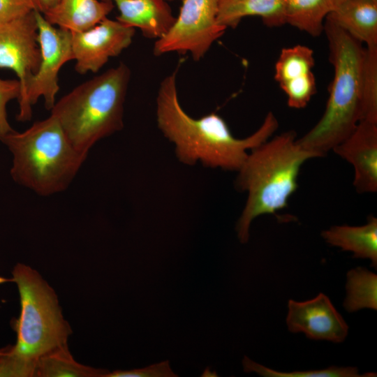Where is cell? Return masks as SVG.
<instances>
[{"label": "cell", "instance_id": "cb8c5ba5", "mask_svg": "<svg viewBox=\"0 0 377 377\" xmlns=\"http://www.w3.org/2000/svg\"><path fill=\"white\" fill-rule=\"evenodd\" d=\"M0 377H37V360L1 348Z\"/></svg>", "mask_w": 377, "mask_h": 377}, {"label": "cell", "instance_id": "5b68a950", "mask_svg": "<svg viewBox=\"0 0 377 377\" xmlns=\"http://www.w3.org/2000/svg\"><path fill=\"white\" fill-rule=\"evenodd\" d=\"M130 78V68L120 62L79 84L55 103L51 114L77 151L88 155L97 142L123 128Z\"/></svg>", "mask_w": 377, "mask_h": 377}, {"label": "cell", "instance_id": "44dd1931", "mask_svg": "<svg viewBox=\"0 0 377 377\" xmlns=\"http://www.w3.org/2000/svg\"><path fill=\"white\" fill-rule=\"evenodd\" d=\"M343 307L348 313L362 309H377V275L365 267L350 269L346 274Z\"/></svg>", "mask_w": 377, "mask_h": 377}, {"label": "cell", "instance_id": "e0dca14e", "mask_svg": "<svg viewBox=\"0 0 377 377\" xmlns=\"http://www.w3.org/2000/svg\"><path fill=\"white\" fill-rule=\"evenodd\" d=\"M321 236L330 245L350 251L355 258L369 259L377 268V218L369 216L360 226H333L322 231Z\"/></svg>", "mask_w": 377, "mask_h": 377}, {"label": "cell", "instance_id": "7a4b0ae2", "mask_svg": "<svg viewBox=\"0 0 377 377\" xmlns=\"http://www.w3.org/2000/svg\"><path fill=\"white\" fill-rule=\"evenodd\" d=\"M313 158L318 156L299 145L293 131L283 132L251 149L235 180V188L248 194L235 228L240 242H248L254 219L276 214L288 206V198L297 189L302 165Z\"/></svg>", "mask_w": 377, "mask_h": 377}, {"label": "cell", "instance_id": "2e32d148", "mask_svg": "<svg viewBox=\"0 0 377 377\" xmlns=\"http://www.w3.org/2000/svg\"><path fill=\"white\" fill-rule=\"evenodd\" d=\"M327 17L365 46H377V1L343 0Z\"/></svg>", "mask_w": 377, "mask_h": 377}, {"label": "cell", "instance_id": "4316f807", "mask_svg": "<svg viewBox=\"0 0 377 377\" xmlns=\"http://www.w3.org/2000/svg\"><path fill=\"white\" fill-rule=\"evenodd\" d=\"M34 10L30 0H0V23L12 21Z\"/></svg>", "mask_w": 377, "mask_h": 377}, {"label": "cell", "instance_id": "277c9868", "mask_svg": "<svg viewBox=\"0 0 377 377\" xmlns=\"http://www.w3.org/2000/svg\"><path fill=\"white\" fill-rule=\"evenodd\" d=\"M1 142L13 155V179L41 196L65 191L87 157L73 146L52 114L22 132L13 130Z\"/></svg>", "mask_w": 377, "mask_h": 377}, {"label": "cell", "instance_id": "5bb4252c", "mask_svg": "<svg viewBox=\"0 0 377 377\" xmlns=\"http://www.w3.org/2000/svg\"><path fill=\"white\" fill-rule=\"evenodd\" d=\"M112 1L119 12L117 20L139 28L148 38L159 39L173 26L176 17L165 0H102Z\"/></svg>", "mask_w": 377, "mask_h": 377}, {"label": "cell", "instance_id": "3957f363", "mask_svg": "<svg viewBox=\"0 0 377 377\" xmlns=\"http://www.w3.org/2000/svg\"><path fill=\"white\" fill-rule=\"evenodd\" d=\"M334 75L325 112L301 138L304 149L323 157L344 140L362 120L361 75L364 47L329 17L324 23Z\"/></svg>", "mask_w": 377, "mask_h": 377}, {"label": "cell", "instance_id": "d6986e66", "mask_svg": "<svg viewBox=\"0 0 377 377\" xmlns=\"http://www.w3.org/2000/svg\"><path fill=\"white\" fill-rule=\"evenodd\" d=\"M343 0H285V22L316 37L324 31L326 17Z\"/></svg>", "mask_w": 377, "mask_h": 377}, {"label": "cell", "instance_id": "4fadbf2b", "mask_svg": "<svg viewBox=\"0 0 377 377\" xmlns=\"http://www.w3.org/2000/svg\"><path fill=\"white\" fill-rule=\"evenodd\" d=\"M332 151L353 166V186L358 193L376 192L377 122L360 121Z\"/></svg>", "mask_w": 377, "mask_h": 377}, {"label": "cell", "instance_id": "f546056e", "mask_svg": "<svg viewBox=\"0 0 377 377\" xmlns=\"http://www.w3.org/2000/svg\"><path fill=\"white\" fill-rule=\"evenodd\" d=\"M165 1H172V0H165Z\"/></svg>", "mask_w": 377, "mask_h": 377}, {"label": "cell", "instance_id": "f1b7e54d", "mask_svg": "<svg viewBox=\"0 0 377 377\" xmlns=\"http://www.w3.org/2000/svg\"><path fill=\"white\" fill-rule=\"evenodd\" d=\"M371 1H377V0H371Z\"/></svg>", "mask_w": 377, "mask_h": 377}, {"label": "cell", "instance_id": "8fae6325", "mask_svg": "<svg viewBox=\"0 0 377 377\" xmlns=\"http://www.w3.org/2000/svg\"><path fill=\"white\" fill-rule=\"evenodd\" d=\"M288 309L286 322L290 332H302L309 339L334 343H341L348 336V324L323 293L303 302L289 300Z\"/></svg>", "mask_w": 377, "mask_h": 377}, {"label": "cell", "instance_id": "484cf974", "mask_svg": "<svg viewBox=\"0 0 377 377\" xmlns=\"http://www.w3.org/2000/svg\"><path fill=\"white\" fill-rule=\"evenodd\" d=\"M168 360L154 364L142 369L108 371L105 377H176Z\"/></svg>", "mask_w": 377, "mask_h": 377}, {"label": "cell", "instance_id": "8992f818", "mask_svg": "<svg viewBox=\"0 0 377 377\" xmlns=\"http://www.w3.org/2000/svg\"><path fill=\"white\" fill-rule=\"evenodd\" d=\"M13 282L20 299L21 311L11 325L17 333L14 345L7 346L17 354L38 360L40 356L68 345L73 331L64 318L54 290L38 272L19 263L12 277H0V284Z\"/></svg>", "mask_w": 377, "mask_h": 377}, {"label": "cell", "instance_id": "603a6c76", "mask_svg": "<svg viewBox=\"0 0 377 377\" xmlns=\"http://www.w3.org/2000/svg\"><path fill=\"white\" fill-rule=\"evenodd\" d=\"M244 371L254 372L263 377H374L376 373L361 374L357 367L332 366L327 369L306 371H279L268 368L244 356L242 360Z\"/></svg>", "mask_w": 377, "mask_h": 377}, {"label": "cell", "instance_id": "52a82bcc", "mask_svg": "<svg viewBox=\"0 0 377 377\" xmlns=\"http://www.w3.org/2000/svg\"><path fill=\"white\" fill-rule=\"evenodd\" d=\"M34 10L41 59L39 68L29 84L24 100L19 105L17 119L22 122L31 119L32 108L40 97L44 99L45 108L51 110L59 90V72L66 63L73 60L71 32L55 27L42 13Z\"/></svg>", "mask_w": 377, "mask_h": 377}, {"label": "cell", "instance_id": "ba28073f", "mask_svg": "<svg viewBox=\"0 0 377 377\" xmlns=\"http://www.w3.org/2000/svg\"><path fill=\"white\" fill-rule=\"evenodd\" d=\"M219 0H184L179 14L169 31L157 39L154 54L189 52L200 60L226 29L217 22Z\"/></svg>", "mask_w": 377, "mask_h": 377}, {"label": "cell", "instance_id": "9a60e30c", "mask_svg": "<svg viewBox=\"0 0 377 377\" xmlns=\"http://www.w3.org/2000/svg\"><path fill=\"white\" fill-rule=\"evenodd\" d=\"M114 3L102 0H59L57 3L43 14L52 25L71 32H81L96 26L107 17Z\"/></svg>", "mask_w": 377, "mask_h": 377}, {"label": "cell", "instance_id": "ac0fdd59", "mask_svg": "<svg viewBox=\"0 0 377 377\" xmlns=\"http://www.w3.org/2000/svg\"><path fill=\"white\" fill-rule=\"evenodd\" d=\"M247 16H258L269 27H281L286 24L285 0H219V25L234 29Z\"/></svg>", "mask_w": 377, "mask_h": 377}, {"label": "cell", "instance_id": "30bf717a", "mask_svg": "<svg viewBox=\"0 0 377 377\" xmlns=\"http://www.w3.org/2000/svg\"><path fill=\"white\" fill-rule=\"evenodd\" d=\"M135 32V28L108 17L88 30L71 32L75 71L81 75L97 73L110 58L131 44Z\"/></svg>", "mask_w": 377, "mask_h": 377}, {"label": "cell", "instance_id": "83f0119b", "mask_svg": "<svg viewBox=\"0 0 377 377\" xmlns=\"http://www.w3.org/2000/svg\"><path fill=\"white\" fill-rule=\"evenodd\" d=\"M34 5V9L42 14H44L53 6L59 0H30Z\"/></svg>", "mask_w": 377, "mask_h": 377}, {"label": "cell", "instance_id": "7402d4cb", "mask_svg": "<svg viewBox=\"0 0 377 377\" xmlns=\"http://www.w3.org/2000/svg\"><path fill=\"white\" fill-rule=\"evenodd\" d=\"M361 99L362 120L377 122V46L364 47L361 75Z\"/></svg>", "mask_w": 377, "mask_h": 377}, {"label": "cell", "instance_id": "9c48e42d", "mask_svg": "<svg viewBox=\"0 0 377 377\" xmlns=\"http://www.w3.org/2000/svg\"><path fill=\"white\" fill-rule=\"evenodd\" d=\"M35 10L8 22L0 23V68L13 71L20 84V105L40 63Z\"/></svg>", "mask_w": 377, "mask_h": 377}, {"label": "cell", "instance_id": "d4e9b609", "mask_svg": "<svg viewBox=\"0 0 377 377\" xmlns=\"http://www.w3.org/2000/svg\"><path fill=\"white\" fill-rule=\"evenodd\" d=\"M20 95V84L18 80L0 78V141L13 129L7 118L6 105Z\"/></svg>", "mask_w": 377, "mask_h": 377}, {"label": "cell", "instance_id": "ffe728a7", "mask_svg": "<svg viewBox=\"0 0 377 377\" xmlns=\"http://www.w3.org/2000/svg\"><path fill=\"white\" fill-rule=\"evenodd\" d=\"M108 371L77 362L68 345L57 348L37 360V377H105Z\"/></svg>", "mask_w": 377, "mask_h": 377}, {"label": "cell", "instance_id": "7c38bea8", "mask_svg": "<svg viewBox=\"0 0 377 377\" xmlns=\"http://www.w3.org/2000/svg\"><path fill=\"white\" fill-rule=\"evenodd\" d=\"M314 64L313 51L307 46L297 45L281 51L274 79L286 94L289 107L305 108L316 93Z\"/></svg>", "mask_w": 377, "mask_h": 377}, {"label": "cell", "instance_id": "6da1fadb", "mask_svg": "<svg viewBox=\"0 0 377 377\" xmlns=\"http://www.w3.org/2000/svg\"><path fill=\"white\" fill-rule=\"evenodd\" d=\"M156 121L163 135L175 145L179 161L193 165L238 171L252 149L267 141L279 122L269 112L262 125L250 136H233L225 120L216 113L195 119L182 108L177 94L176 72L161 82L156 97Z\"/></svg>", "mask_w": 377, "mask_h": 377}]
</instances>
